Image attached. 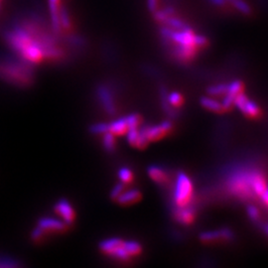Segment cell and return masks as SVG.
<instances>
[{
    "label": "cell",
    "instance_id": "obj_1",
    "mask_svg": "<svg viewBox=\"0 0 268 268\" xmlns=\"http://www.w3.org/2000/svg\"><path fill=\"white\" fill-rule=\"evenodd\" d=\"M1 36L15 56L32 66L43 62L62 65L70 61L61 38L36 11L28 10L15 16L1 30Z\"/></svg>",
    "mask_w": 268,
    "mask_h": 268
},
{
    "label": "cell",
    "instance_id": "obj_2",
    "mask_svg": "<svg viewBox=\"0 0 268 268\" xmlns=\"http://www.w3.org/2000/svg\"><path fill=\"white\" fill-rule=\"evenodd\" d=\"M0 80L17 88H29L36 80L35 68L17 56L0 55Z\"/></svg>",
    "mask_w": 268,
    "mask_h": 268
},
{
    "label": "cell",
    "instance_id": "obj_3",
    "mask_svg": "<svg viewBox=\"0 0 268 268\" xmlns=\"http://www.w3.org/2000/svg\"><path fill=\"white\" fill-rule=\"evenodd\" d=\"M193 184L191 179L184 172H179L176 180L174 201L179 208H185L192 199Z\"/></svg>",
    "mask_w": 268,
    "mask_h": 268
},
{
    "label": "cell",
    "instance_id": "obj_4",
    "mask_svg": "<svg viewBox=\"0 0 268 268\" xmlns=\"http://www.w3.org/2000/svg\"><path fill=\"white\" fill-rule=\"evenodd\" d=\"M94 96L100 108L108 116L116 114V104L114 90L108 82H100L94 88Z\"/></svg>",
    "mask_w": 268,
    "mask_h": 268
},
{
    "label": "cell",
    "instance_id": "obj_5",
    "mask_svg": "<svg viewBox=\"0 0 268 268\" xmlns=\"http://www.w3.org/2000/svg\"><path fill=\"white\" fill-rule=\"evenodd\" d=\"M230 190L238 196L240 197H248L252 195V186L250 174L240 173L234 175L230 181Z\"/></svg>",
    "mask_w": 268,
    "mask_h": 268
},
{
    "label": "cell",
    "instance_id": "obj_6",
    "mask_svg": "<svg viewBox=\"0 0 268 268\" xmlns=\"http://www.w3.org/2000/svg\"><path fill=\"white\" fill-rule=\"evenodd\" d=\"M37 226L43 230L46 234H63L67 232V224H65L61 218H55L51 216H42L37 220Z\"/></svg>",
    "mask_w": 268,
    "mask_h": 268
},
{
    "label": "cell",
    "instance_id": "obj_7",
    "mask_svg": "<svg viewBox=\"0 0 268 268\" xmlns=\"http://www.w3.org/2000/svg\"><path fill=\"white\" fill-rule=\"evenodd\" d=\"M54 210L68 226H70L74 222L76 210L72 204L66 198H61L56 202L54 204Z\"/></svg>",
    "mask_w": 268,
    "mask_h": 268
},
{
    "label": "cell",
    "instance_id": "obj_8",
    "mask_svg": "<svg viewBox=\"0 0 268 268\" xmlns=\"http://www.w3.org/2000/svg\"><path fill=\"white\" fill-rule=\"evenodd\" d=\"M234 104L246 116L258 118L260 116V114L258 106L254 102L248 100L242 92L238 94L236 96Z\"/></svg>",
    "mask_w": 268,
    "mask_h": 268
},
{
    "label": "cell",
    "instance_id": "obj_9",
    "mask_svg": "<svg viewBox=\"0 0 268 268\" xmlns=\"http://www.w3.org/2000/svg\"><path fill=\"white\" fill-rule=\"evenodd\" d=\"M172 128V124L170 122H163L159 126H144L140 130L146 136L148 141H156L161 139L164 135L168 134Z\"/></svg>",
    "mask_w": 268,
    "mask_h": 268
},
{
    "label": "cell",
    "instance_id": "obj_10",
    "mask_svg": "<svg viewBox=\"0 0 268 268\" xmlns=\"http://www.w3.org/2000/svg\"><path fill=\"white\" fill-rule=\"evenodd\" d=\"M124 240L120 238H106L100 242L98 248L102 254L112 258V256L116 252V250L124 244Z\"/></svg>",
    "mask_w": 268,
    "mask_h": 268
},
{
    "label": "cell",
    "instance_id": "obj_11",
    "mask_svg": "<svg viewBox=\"0 0 268 268\" xmlns=\"http://www.w3.org/2000/svg\"><path fill=\"white\" fill-rule=\"evenodd\" d=\"M126 137H128V143L135 148L143 149L147 146L148 139L146 138V136L140 130H138V128H130L126 132Z\"/></svg>",
    "mask_w": 268,
    "mask_h": 268
},
{
    "label": "cell",
    "instance_id": "obj_12",
    "mask_svg": "<svg viewBox=\"0 0 268 268\" xmlns=\"http://www.w3.org/2000/svg\"><path fill=\"white\" fill-rule=\"evenodd\" d=\"M250 179L252 190L254 191V193L262 196L264 192L268 189V184L264 176L258 172H252L250 173Z\"/></svg>",
    "mask_w": 268,
    "mask_h": 268
},
{
    "label": "cell",
    "instance_id": "obj_13",
    "mask_svg": "<svg viewBox=\"0 0 268 268\" xmlns=\"http://www.w3.org/2000/svg\"><path fill=\"white\" fill-rule=\"evenodd\" d=\"M128 130V126L126 118H118L110 124H108V132L116 136H122L126 134Z\"/></svg>",
    "mask_w": 268,
    "mask_h": 268
},
{
    "label": "cell",
    "instance_id": "obj_14",
    "mask_svg": "<svg viewBox=\"0 0 268 268\" xmlns=\"http://www.w3.org/2000/svg\"><path fill=\"white\" fill-rule=\"evenodd\" d=\"M141 197V193L137 189H132L126 192H122V195L116 199L118 204L122 206H128V204H132L134 202L139 201Z\"/></svg>",
    "mask_w": 268,
    "mask_h": 268
},
{
    "label": "cell",
    "instance_id": "obj_15",
    "mask_svg": "<svg viewBox=\"0 0 268 268\" xmlns=\"http://www.w3.org/2000/svg\"><path fill=\"white\" fill-rule=\"evenodd\" d=\"M147 173H148V176L156 183H163L167 180V174L159 166H156V165L149 166L147 169Z\"/></svg>",
    "mask_w": 268,
    "mask_h": 268
},
{
    "label": "cell",
    "instance_id": "obj_16",
    "mask_svg": "<svg viewBox=\"0 0 268 268\" xmlns=\"http://www.w3.org/2000/svg\"><path fill=\"white\" fill-rule=\"evenodd\" d=\"M102 147L108 153H114L116 149V135L108 132L102 134Z\"/></svg>",
    "mask_w": 268,
    "mask_h": 268
},
{
    "label": "cell",
    "instance_id": "obj_17",
    "mask_svg": "<svg viewBox=\"0 0 268 268\" xmlns=\"http://www.w3.org/2000/svg\"><path fill=\"white\" fill-rule=\"evenodd\" d=\"M195 214L192 210L185 208H180V210L177 212V220L183 224H190L193 222Z\"/></svg>",
    "mask_w": 268,
    "mask_h": 268
},
{
    "label": "cell",
    "instance_id": "obj_18",
    "mask_svg": "<svg viewBox=\"0 0 268 268\" xmlns=\"http://www.w3.org/2000/svg\"><path fill=\"white\" fill-rule=\"evenodd\" d=\"M201 104L204 108H206V110H210L212 112H218V114L224 112L222 104H220L216 100H212L210 98H202L201 100Z\"/></svg>",
    "mask_w": 268,
    "mask_h": 268
},
{
    "label": "cell",
    "instance_id": "obj_19",
    "mask_svg": "<svg viewBox=\"0 0 268 268\" xmlns=\"http://www.w3.org/2000/svg\"><path fill=\"white\" fill-rule=\"evenodd\" d=\"M124 246L126 250L128 252V254L132 258L138 256L141 252V250H142L140 244L137 242H135V240H128V242L124 240Z\"/></svg>",
    "mask_w": 268,
    "mask_h": 268
},
{
    "label": "cell",
    "instance_id": "obj_20",
    "mask_svg": "<svg viewBox=\"0 0 268 268\" xmlns=\"http://www.w3.org/2000/svg\"><path fill=\"white\" fill-rule=\"evenodd\" d=\"M21 262L10 256L0 254V268H19Z\"/></svg>",
    "mask_w": 268,
    "mask_h": 268
},
{
    "label": "cell",
    "instance_id": "obj_21",
    "mask_svg": "<svg viewBox=\"0 0 268 268\" xmlns=\"http://www.w3.org/2000/svg\"><path fill=\"white\" fill-rule=\"evenodd\" d=\"M200 238L204 242H212L222 240V236H220V230H210V232H204L201 234Z\"/></svg>",
    "mask_w": 268,
    "mask_h": 268
},
{
    "label": "cell",
    "instance_id": "obj_22",
    "mask_svg": "<svg viewBox=\"0 0 268 268\" xmlns=\"http://www.w3.org/2000/svg\"><path fill=\"white\" fill-rule=\"evenodd\" d=\"M118 178L122 181V183H124V184L130 183L132 181V178H134L132 171L128 167H122L118 171Z\"/></svg>",
    "mask_w": 268,
    "mask_h": 268
},
{
    "label": "cell",
    "instance_id": "obj_23",
    "mask_svg": "<svg viewBox=\"0 0 268 268\" xmlns=\"http://www.w3.org/2000/svg\"><path fill=\"white\" fill-rule=\"evenodd\" d=\"M108 132V124L106 122H98L90 126V132L94 135L106 134Z\"/></svg>",
    "mask_w": 268,
    "mask_h": 268
},
{
    "label": "cell",
    "instance_id": "obj_24",
    "mask_svg": "<svg viewBox=\"0 0 268 268\" xmlns=\"http://www.w3.org/2000/svg\"><path fill=\"white\" fill-rule=\"evenodd\" d=\"M242 90H244V84L240 80H234L230 86H228L226 94L236 96L238 94L242 92Z\"/></svg>",
    "mask_w": 268,
    "mask_h": 268
},
{
    "label": "cell",
    "instance_id": "obj_25",
    "mask_svg": "<svg viewBox=\"0 0 268 268\" xmlns=\"http://www.w3.org/2000/svg\"><path fill=\"white\" fill-rule=\"evenodd\" d=\"M46 232L43 230H41L38 226H36L34 228H33V230L31 232V234H30V238L34 242H42L45 238H46Z\"/></svg>",
    "mask_w": 268,
    "mask_h": 268
},
{
    "label": "cell",
    "instance_id": "obj_26",
    "mask_svg": "<svg viewBox=\"0 0 268 268\" xmlns=\"http://www.w3.org/2000/svg\"><path fill=\"white\" fill-rule=\"evenodd\" d=\"M167 100L169 102L170 106H180L183 104V98L179 92H171L168 96H167Z\"/></svg>",
    "mask_w": 268,
    "mask_h": 268
},
{
    "label": "cell",
    "instance_id": "obj_27",
    "mask_svg": "<svg viewBox=\"0 0 268 268\" xmlns=\"http://www.w3.org/2000/svg\"><path fill=\"white\" fill-rule=\"evenodd\" d=\"M228 92V86L226 84H218V86H212L208 88V92L212 96H218V94H226Z\"/></svg>",
    "mask_w": 268,
    "mask_h": 268
},
{
    "label": "cell",
    "instance_id": "obj_28",
    "mask_svg": "<svg viewBox=\"0 0 268 268\" xmlns=\"http://www.w3.org/2000/svg\"><path fill=\"white\" fill-rule=\"evenodd\" d=\"M124 188H126V186H124V183H118V184H116L114 188H112V190L110 191V199L112 200H114V201H116V199L122 195V193L124 191Z\"/></svg>",
    "mask_w": 268,
    "mask_h": 268
},
{
    "label": "cell",
    "instance_id": "obj_29",
    "mask_svg": "<svg viewBox=\"0 0 268 268\" xmlns=\"http://www.w3.org/2000/svg\"><path fill=\"white\" fill-rule=\"evenodd\" d=\"M126 122H128V130L130 128H137L139 126V124H140V116H139V114H130L128 116H126Z\"/></svg>",
    "mask_w": 268,
    "mask_h": 268
},
{
    "label": "cell",
    "instance_id": "obj_30",
    "mask_svg": "<svg viewBox=\"0 0 268 268\" xmlns=\"http://www.w3.org/2000/svg\"><path fill=\"white\" fill-rule=\"evenodd\" d=\"M234 98H236L234 96L230 94H226V96L224 98V102L222 104L224 110H230L232 108V106L234 104Z\"/></svg>",
    "mask_w": 268,
    "mask_h": 268
},
{
    "label": "cell",
    "instance_id": "obj_31",
    "mask_svg": "<svg viewBox=\"0 0 268 268\" xmlns=\"http://www.w3.org/2000/svg\"><path fill=\"white\" fill-rule=\"evenodd\" d=\"M248 216H250L252 220H256L260 218V210H258V208L256 206H254V204L248 206Z\"/></svg>",
    "mask_w": 268,
    "mask_h": 268
},
{
    "label": "cell",
    "instance_id": "obj_32",
    "mask_svg": "<svg viewBox=\"0 0 268 268\" xmlns=\"http://www.w3.org/2000/svg\"><path fill=\"white\" fill-rule=\"evenodd\" d=\"M210 4L218 6V7H222V8H226L228 5L230 4L226 0H208Z\"/></svg>",
    "mask_w": 268,
    "mask_h": 268
},
{
    "label": "cell",
    "instance_id": "obj_33",
    "mask_svg": "<svg viewBox=\"0 0 268 268\" xmlns=\"http://www.w3.org/2000/svg\"><path fill=\"white\" fill-rule=\"evenodd\" d=\"M147 6L151 12H155L158 6V0H147Z\"/></svg>",
    "mask_w": 268,
    "mask_h": 268
},
{
    "label": "cell",
    "instance_id": "obj_34",
    "mask_svg": "<svg viewBox=\"0 0 268 268\" xmlns=\"http://www.w3.org/2000/svg\"><path fill=\"white\" fill-rule=\"evenodd\" d=\"M260 197H262V199L264 202V204L268 206V189H266V190L264 192V194H262Z\"/></svg>",
    "mask_w": 268,
    "mask_h": 268
},
{
    "label": "cell",
    "instance_id": "obj_35",
    "mask_svg": "<svg viewBox=\"0 0 268 268\" xmlns=\"http://www.w3.org/2000/svg\"><path fill=\"white\" fill-rule=\"evenodd\" d=\"M258 1H260V5H262V7H264L266 9H268V0H258Z\"/></svg>",
    "mask_w": 268,
    "mask_h": 268
},
{
    "label": "cell",
    "instance_id": "obj_36",
    "mask_svg": "<svg viewBox=\"0 0 268 268\" xmlns=\"http://www.w3.org/2000/svg\"><path fill=\"white\" fill-rule=\"evenodd\" d=\"M266 232H268V228H266Z\"/></svg>",
    "mask_w": 268,
    "mask_h": 268
},
{
    "label": "cell",
    "instance_id": "obj_37",
    "mask_svg": "<svg viewBox=\"0 0 268 268\" xmlns=\"http://www.w3.org/2000/svg\"><path fill=\"white\" fill-rule=\"evenodd\" d=\"M0 10H1V5H0Z\"/></svg>",
    "mask_w": 268,
    "mask_h": 268
}]
</instances>
